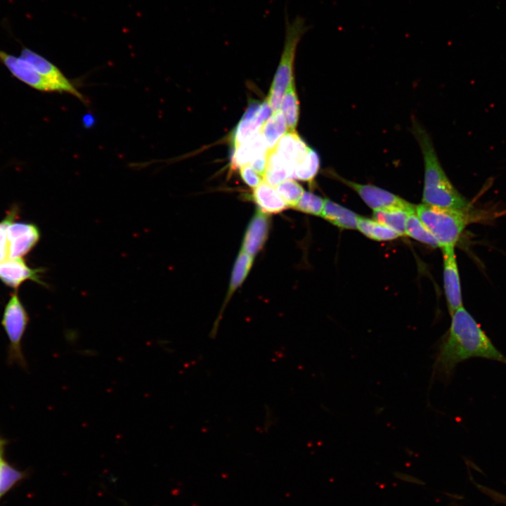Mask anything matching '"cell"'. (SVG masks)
I'll return each mask as SVG.
<instances>
[{
  "label": "cell",
  "instance_id": "obj_1",
  "mask_svg": "<svg viewBox=\"0 0 506 506\" xmlns=\"http://www.w3.org/2000/svg\"><path fill=\"white\" fill-rule=\"evenodd\" d=\"M450 316L449 330L437 343L432 381L449 382L458 364L471 358H483L506 365V356L463 306Z\"/></svg>",
  "mask_w": 506,
  "mask_h": 506
},
{
  "label": "cell",
  "instance_id": "obj_2",
  "mask_svg": "<svg viewBox=\"0 0 506 506\" xmlns=\"http://www.w3.org/2000/svg\"><path fill=\"white\" fill-rule=\"evenodd\" d=\"M413 132L421 149L424 166L422 204L460 211L471 210L470 203L458 191L445 173L427 131L415 122Z\"/></svg>",
  "mask_w": 506,
  "mask_h": 506
},
{
  "label": "cell",
  "instance_id": "obj_3",
  "mask_svg": "<svg viewBox=\"0 0 506 506\" xmlns=\"http://www.w3.org/2000/svg\"><path fill=\"white\" fill-rule=\"evenodd\" d=\"M285 40L281 57L267 97L273 112L280 110L284 94L293 80V64L298 44L310 29L306 19L296 15L290 20L285 11Z\"/></svg>",
  "mask_w": 506,
  "mask_h": 506
},
{
  "label": "cell",
  "instance_id": "obj_4",
  "mask_svg": "<svg viewBox=\"0 0 506 506\" xmlns=\"http://www.w3.org/2000/svg\"><path fill=\"white\" fill-rule=\"evenodd\" d=\"M417 216L437 240L439 247H455L468 224L480 219L472 210L460 211L420 204Z\"/></svg>",
  "mask_w": 506,
  "mask_h": 506
},
{
  "label": "cell",
  "instance_id": "obj_5",
  "mask_svg": "<svg viewBox=\"0 0 506 506\" xmlns=\"http://www.w3.org/2000/svg\"><path fill=\"white\" fill-rule=\"evenodd\" d=\"M28 321L27 311L18 294H13L5 308L1 323L9 340L8 361L22 367L26 364L22 352L21 342Z\"/></svg>",
  "mask_w": 506,
  "mask_h": 506
},
{
  "label": "cell",
  "instance_id": "obj_6",
  "mask_svg": "<svg viewBox=\"0 0 506 506\" xmlns=\"http://www.w3.org/2000/svg\"><path fill=\"white\" fill-rule=\"evenodd\" d=\"M336 178L353 190L373 210L415 211L416 205L383 188L369 184L351 181L336 174Z\"/></svg>",
  "mask_w": 506,
  "mask_h": 506
},
{
  "label": "cell",
  "instance_id": "obj_7",
  "mask_svg": "<svg viewBox=\"0 0 506 506\" xmlns=\"http://www.w3.org/2000/svg\"><path fill=\"white\" fill-rule=\"evenodd\" d=\"M0 62L13 77L29 86L44 92H60L59 88L37 72L20 57H15L0 50Z\"/></svg>",
  "mask_w": 506,
  "mask_h": 506
},
{
  "label": "cell",
  "instance_id": "obj_8",
  "mask_svg": "<svg viewBox=\"0 0 506 506\" xmlns=\"http://www.w3.org/2000/svg\"><path fill=\"white\" fill-rule=\"evenodd\" d=\"M20 57L31 65L37 72L56 85L59 88L60 93H70L83 103H86L84 96L75 88L74 84L63 74L58 67L51 62L26 48L21 51Z\"/></svg>",
  "mask_w": 506,
  "mask_h": 506
},
{
  "label": "cell",
  "instance_id": "obj_9",
  "mask_svg": "<svg viewBox=\"0 0 506 506\" xmlns=\"http://www.w3.org/2000/svg\"><path fill=\"white\" fill-rule=\"evenodd\" d=\"M272 113L273 110L267 98L262 103L256 100L250 102L234 131V147L244 143L259 131Z\"/></svg>",
  "mask_w": 506,
  "mask_h": 506
},
{
  "label": "cell",
  "instance_id": "obj_10",
  "mask_svg": "<svg viewBox=\"0 0 506 506\" xmlns=\"http://www.w3.org/2000/svg\"><path fill=\"white\" fill-rule=\"evenodd\" d=\"M443 256V285L448 308L451 316L462 306L460 280L455 247L442 248Z\"/></svg>",
  "mask_w": 506,
  "mask_h": 506
},
{
  "label": "cell",
  "instance_id": "obj_11",
  "mask_svg": "<svg viewBox=\"0 0 506 506\" xmlns=\"http://www.w3.org/2000/svg\"><path fill=\"white\" fill-rule=\"evenodd\" d=\"M39 231L33 224L11 222L7 228L8 259L20 258L37 243Z\"/></svg>",
  "mask_w": 506,
  "mask_h": 506
},
{
  "label": "cell",
  "instance_id": "obj_12",
  "mask_svg": "<svg viewBox=\"0 0 506 506\" xmlns=\"http://www.w3.org/2000/svg\"><path fill=\"white\" fill-rule=\"evenodd\" d=\"M269 228L268 216L257 209L247 228L241 250L254 257L263 247L268 235Z\"/></svg>",
  "mask_w": 506,
  "mask_h": 506
},
{
  "label": "cell",
  "instance_id": "obj_13",
  "mask_svg": "<svg viewBox=\"0 0 506 506\" xmlns=\"http://www.w3.org/2000/svg\"><path fill=\"white\" fill-rule=\"evenodd\" d=\"M42 271L40 268H30L21 258L7 259L0 263V279L8 286L15 288L26 280L44 285L39 278Z\"/></svg>",
  "mask_w": 506,
  "mask_h": 506
},
{
  "label": "cell",
  "instance_id": "obj_14",
  "mask_svg": "<svg viewBox=\"0 0 506 506\" xmlns=\"http://www.w3.org/2000/svg\"><path fill=\"white\" fill-rule=\"evenodd\" d=\"M310 147L296 131L287 132L273 148L275 152L292 169L308 154Z\"/></svg>",
  "mask_w": 506,
  "mask_h": 506
},
{
  "label": "cell",
  "instance_id": "obj_15",
  "mask_svg": "<svg viewBox=\"0 0 506 506\" xmlns=\"http://www.w3.org/2000/svg\"><path fill=\"white\" fill-rule=\"evenodd\" d=\"M268 150L261 131L256 133L244 143L235 148L231 160L234 168L249 164L254 158L265 155Z\"/></svg>",
  "mask_w": 506,
  "mask_h": 506
},
{
  "label": "cell",
  "instance_id": "obj_16",
  "mask_svg": "<svg viewBox=\"0 0 506 506\" xmlns=\"http://www.w3.org/2000/svg\"><path fill=\"white\" fill-rule=\"evenodd\" d=\"M252 199L266 214H278L288 207L273 186L265 181L254 188Z\"/></svg>",
  "mask_w": 506,
  "mask_h": 506
},
{
  "label": "cell",
  "instance_id": "obj_17",
  "mask_svg": "<svg viewBox=\"0 0 506 506\" xmlns=\"http://www.w3.org/2000/svg\"><path fill=\"white\" fill-rule=\"evenodd\" d=\"M321 216L342 229H357L359 215L328 199H325Z\"/></svg>",
  "mask_w": 506,
  "mask_h": 506
},
{
  "label": "cell",
  "instance_id": "obj_18",
  "mask_svg": "<svg viewBox=\"0 0 506 506\" xmlns=\"http://www.w3.org/2000/svg\"><path fill=\"white\" fill-rule=\"evenodd\" d=\"M294 177L292 169L273 149L268 151L267 162L264 179L272 186Z\"/></svg>",
  "mask_w": 506,
  "mask_h": 506
},
{
  "label": "cell",
  "instance_id": "obj_19",
  "mask_svg": "<svg viewBox=\"0 0 506 506\" xmlns=\"http://www.w3.org/2000/svg\"><path fill=\"white\" fill-rule=\"evenodd\" d=\"M287 130L285 119L280 110L273 112L260 129L268 150L275 147L278 141Z\"/></svg>",
  "mask_w": 506,
  "mask_h": 506
},
{
  "label": "cell",
  "instance_id": "obj_20",
  "mask_svg": "<svg viewBox=\"0 0 506 506\" xmlns=\"http://www.w3.org/2000/svg\"><path fill=\"white\" fill-rule=\"evenodd\" d=\"M357 229L366 237L377 241L393 240L401 236L386 225L361 216L358 219Z\"/></svg>",
  "mask_w": 506,
  "mask_h": 506
},
{
  "label": "cell",
  "instance_id": "obj_21",
  "mask_svg": "<svg viewBox=\"0 0 506 506\" xmlns=\"http://www.w3.org/2000/svg\"><path fill=\"white\" fill-rule=\"evenodd\" d=\"M253 257L249 255L242 251L238 254L233 268L230 285L227 295L226 297L225 304L231 297L234 292L242 285L243 281L247 276L253 264Z\"/></svg>",
  "mask_w": 506,
  "mask_h": 506
},
{
  "label": "cell",
  "instance_id": "obj_22",
  "mask_svg": "<svg viewBox=\"0 0 506 506\" xmlns=\"http://www.w3.org/2000/svg\"><path fill=\"white\" fill-rule=\"evenodd\" d=\"M406 235L433 247H439L437 240L422 222L415 211L408 213L406 225Z\"/></svg>",
  "mask_w": 506,
  "mask_h": 506
},
{
  "label": "cell",
  "instance_id": "obj_23",
  "mask_svg": "<svg viewBox=\"0 0 506 506\" xmlns=\"http://www.w3.org/2000/svg\"><path fill=\"white\" fill-rule=\"evenodd\" d=\"M280 110L285 119L288 131H295L299 119V101L294 81L284 94Z\"/></svg>",
  "mask_w": 506,
  "mask_h": 506
},
{
  "label": "cell",
  "instance_id": "obj_24",
  "mask_svg": "<svg viewBox=\"0 0 506 506\" xmlns=\"http://www.w3.org/2000/svg\"><path fill=\"white\" fill-rule=\"evenodd\" d=\"M403 210H373V219L391 228L401 236L406 235V225L408 215Z\"/></svg>",
  "mask_w": 506,
  "mask_h": 506
},
{
  "label": "cell",
  "instance_id": "obj_25",
  "mask_svg": "<svg viewBox=\"0 0 506 506\" xmlns=\"http://www.w3.org/2000/svg\"><path fill=\"white\" fill-rule=\"evenodd\" d=\"M320 164L318 154L310 148L304 159L296 166L294 177L304 181H313L320 169Z\"/></svg>",
  "mask_w": 506,
  "mask_h": 506
},
{
  "label": "cell",
  "instance_id": "obj_26",
  "mask_svg": "<svg viewBox=\"0 0 506 506\" xmlns=\"http://www.w3.org/2000/svg\"><path fill=\"white\" fill-rule=\"evenodd\" d=\"M276 190L287 207L294 208L304 193L300 184L292 179H287L276 186Z\"/></svg>",
  "mask_w": 506,
  "mask_h": 506
},
{
  "label": "cell",
  "instance_id": "obj_27",
  "mask_svg": "<svg viewBox=\"0 0 506 506\" xmlns=\"http://www.w3.org/2000/svg\"><path fill=\"white\" fill-rule=\"evenodd\" d=\"M324 205V199L311 192L304 191L294 208L305 214L321 216Z\"/></svg>",
  "mask_w": 506,
  "mask_h": 506
},
{
  "label": "cell",
  "instance_id": "obj_28",
  "mask_svg": "<svg viewBox=\"0 0 506 506\" xmlns=\"http://www.w3.org/2000/svg\"><path fill=\"white\" fill-rule=\"evenodd\" d=\"M23 476V474L11 466L4 460L0 471V497L4 495Z\"/></svg>",
  "mask_w": 506,
  "mask_h": 506
},
{
  "label": "cell",
  "instance_id": "obj_29",
  "mask_svg": "<svg viewBox=\"0 0 506 506\" xmlns=\"http://www.w3.org/2000/svg\"><path fill=\"white\" fill-rule=\"evenodd\" d=\"M16 215L15 210H11L6 217L0 223V263L8 259V247L7 240V228L13 222Z\"/></svg>",
  "mask_w": 506,
  "mask_h": 506
},
{
  "label": "cell",
  "instance_id": "obj_30",
  "mask_svg": "<svg viewBox=\"0 0 506 506\" xmlns=\"http://www.w3.org/2000/svg\"><path fill=\"white\" fill-rule=\"evenodd\" d=\"M240 174L243 181L251 188H254L262 182L263 178L249 164L241 167Z\"/></svg>",
  "mask_w": 506,
  "mask_h": 506
},
{
  "label": "cell",
  "instance_id": "obj_31",
  "mask_svg": "<svg viewBox=\"0 0 506 506\" xmlns=\"http://www.w3.org/2000/svg\"><path fill=\"white\" fill-rule=\"evenodd\" d=\"M267 154L268 153L265 155L258 156L249 163V165L253 168V169L263 179L266 167Z\"/></svg>",
  "mask_w": 506,
  "mask_h": 506
},
{
  "label": "cell",
  "instance_id": "obj_32",
  "mask_svg": "<svg viewBox=\"0 0 506 506\" xmlns=\"http://www.w3.org/2000/svg\"><path fill=\"white\" fill-rule=\"evenodd\" d=\"M84 124L86 126L90 127L94 122V119L91 115H85L83 118Z\"/></svg>",
  "mask_w": 506,
  "mask_h": 506
},
{
  "label": "cell",
  "instance_id": "obj_33",
  "mask_svg": "<svg viewBox=\"0 0 506 506\" xmlns=\"http://www.w3.org/2000/svg\"><path fill=\"white\" fill-rule=\"evenodd\" d=\"M3 450H4V448L0 449V471H1V464H2V462H3V460H4L3 456H2V455H3Z\"/></svg>",
  "mask_w": 506,
  "mask_h": 506
},
{
  "label": "cell",
  "instance_id": "obj_34",
  "mask_svg": "<svg viewBox=\"0 0 506 506\" xmlns=\"http://www.w3.org/2000/svg\"><path fill=\"white\" fill-rule=\"evenodd\" d=\"M5 446V441L0 437V449L4 448Z\"/></svg>",
  "mask_w": 506,
  "mask_h": 506
}]
</instances>
